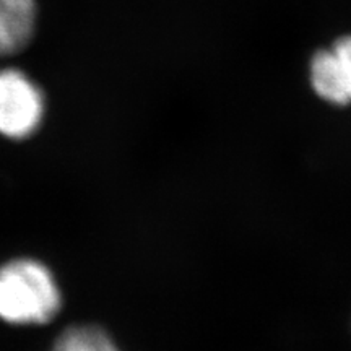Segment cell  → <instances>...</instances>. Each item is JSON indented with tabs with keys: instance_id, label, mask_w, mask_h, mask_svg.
Instances as JSON below:
<instances>
[{
	"instance_id": "6da1fadb",
	"label": "cell",
	"mask_w": 351,
	"mask_h": 351,
	"mask_svg": "<svg viewBox=\"0 0 351 351\" xmlns=\"http://www.w3.org/2000/svg\"><path fill=\"white\" fill-rule=\"evenodd\" d=\"M62 295L52 271L34 258L0 267V319L12 326H44L59 314Z\"/></svg>"
},
{
	"instance_id": "7a4b0ae2",
	"label": "cell",
	"mask_w": 351,
	"mask_h": 351,
	"mask_svg": "<svg viewBox=\"0 0 351 351\" xmlns=\"http://www.w3.org/2000/svg\"><path fill=\"white\" fill-rule=\"evenodd\" d=\"M44 99L39 88L19 70H0V134L23 140L38 130Z\"/></svg>"
},
{
	"instance_id": "3957f363",
	"label": "cell",
	"mask_w": 351,
	"mask_h": 351,
	"mask_svg": "<svg viewBox=\"0 0 351 351\" xmlns=\"http://www.w3.org/2000/svg\"><path fill=\"white\" fill-rule=\"evenodd\" d=\"M311 83L327 103L351 104V36L340 38L311 60Z\"/></svg>"
},
{
	"instance_id": "277c9868",
	"label": "cell",
	"mask_w": 351,
	"mask_h": 351,
	"mask_svg": "<svg viewBox=\"0 0 351 351\" xmlns=\"http://www.w3.org/2000/svg\"><path fill=\"white\" fill-rule=\"evenodd\" d=\"M34 28V0H0V57L23 49L32 41Z\"/></svg>"
},
{
	"instance_id": "5b68a950",
	"label": "cell",
	"mask_w": 351,
	"mask_h": 351,
	"mask_svg": "<svg viewBox=\"0 0 351 351\" xmlns=\"http://www.w3.org/2000/svg\"><path fill=\"white\" fill-rule=\"evenodd\" d=\"M51 351H121L106 330L96 326H73L57 337Z\"/></svg>"
}]
</instances>
